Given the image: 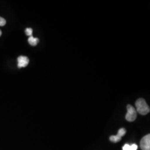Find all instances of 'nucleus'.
Masks as SVG:
<instances>
[{
  "instance_id": "nucleus-5",
  "label": "nucleus",
  "mask_w": 150,
  "mask_h": 150,
  "mask_svg": "<svg viewBox=\"0 0 150 150\" xmlns=\"http://www.w3.org/2000/svg\"><path fill=\"white\" fill-rule=\"evenodd\" d=\"M17 61H18L17 66L18 68L25 67L27 66L29 63V59L26 56H21L18 57Z\"/></svg>"
},
{
  "instance_id": "nucleus-9",
  "label": "nucleus",
  "mask_w": 150,
  "mask_h": 150,
  "mask_svg": "<svg viewBox=\"0 0 150 150\" xmlns=\"http://www.w3.org/2000/svg\"><path fill=\"white\" fill-rule=\"evenodd\" d=\"M123 150H131V147H130V145L129 144H125L123 146Z\"/></svg>"
},
{
  "instance_id": "nucleus-4",
  "label": "nucleus",
  "mask_w": 150,
  "mask_h": 150,
  "mask_svg": "<svg viewBox=\"0 0 150 150\" xmlns=\"http://www.w3.org/2000/svg\"><path fill=\"white\" fill-rule=\"evenodd\" d=\"M126 130L124 128H121L118 130V133L116 135H113L110 136V140L114 143L118 142L121 141L122 137L126 134Z\"/></svg>"
},
{
  "instance_id": "nucleus-3",
  "label": "nucleus",
  "mask_w": 150,
  "mask_h": 150,
  "mask_svg": "<svg viewBox=\"0 0 150 150\" xmlns=\"http://www.w3.org/2000/svg\"><path fill=\"white\" fill-rule=\"evenodd\" d=\"M140 147L142 150H150V134L145 136L140 142Z\"/></svg>"
},
{
  "instance_id": "nucleus-11",
  "label": "nucleus",
  "mask_w": 150,
  "mask_h": 150,
  "mask_svg": "<svg viewBox=\"0 0 150 150\" xmlns=\"http://www.w3.org/2000/svg\"><path fill=\"white\" fill-rule=\"evenodd\" d=\"M1 35H2V32H1V31L0 30V36H1Z\"/></svg>"
},
{
  "instance_id": "nucleus-10",
  "label": "nucleus",
  "mask_w": 150,
  "mask_h": 150,
  "mask_svg": "<svg viewBox=\"0 0 150 150\" xmlns=\"http://www.w3.org/2000/svg\"><path fill=\"white\" fill-rule=\"evenodd\" d=\"M131 150H137V145L136 144H133L130 146Z\"/></svg>"
},
{
  "instance_id": "nucleus-6",
  "label": "nucleus",
  "mask_w": 150,
  "mask_h": 150,
  "mask_svg": "<svg viewBox=\"0 0 150 150\" xmlns=\"http://www.w3.org/2000/svg\"><path fill=\"white\" fill-rule=\"evenodd\" d=\"M28 42L32 46H35L38 45L39 42V40L38 38H33L32 36H30V38L28 39Z\"/></svg>"
},
{
  "instance_id": "nucleus-7",
  "label": "nucleus",
  "mask_w": 150,
  "mask_h": 150,
  "mask_svg": "<svg viewBox=\"0 0 150 150\" xmlns=\"http://www.w3.org/2000/svg\"><path fill=\"white\" fill-rule=\"evenodd\" d=\"M32 32H33V31H32L31 28H27L25 30V33H26V35L29 36H32Z\"/></svg>"
},
{
  "instance_id": "nucleus-2",
  "label": "nucleus",
  "mask_w": 150,
  "mask_h": 150,
  "mask_svg": "<svg viewBox=\"0 0 150 150\" xmlns=\"http://www.w3.org/2000/svg\"><path fill=\"white\" fill-rule=\"evenodd\" d=\"M127 112L126 115V120L129 122H133L137 117V111L132 106L129 105L127 106Z\"/></svg>"
},
{
  "instance_id": "nucleus-8",
  "label": "nucleus",
  "mask_w": 150,
  "mask_h": 150,
  "mask_svg": "<svg viewBox=\"0 0 150 150\" xmlns=\"http://www.w3.org/2000/svg\"><path fill=\"white\" fill-rule=\"evenodd\" d=\"M6 23V21L5 19L0 17V26H4Z\"/></svg>"
},
{
  "instance_id": "nucleus-1",
  "label": "nucleus",
  "mask_w": 150,
  "mask_h": 150,
  "mask_svg": "<svg viewBox=\"0 0 150 150\" xmlns=\"http://www.w3.org/2000/svg\"><path fill=\"white\" fill-rule=\"evenodd\" d=\"M136 111L142 115H146L150 112V107L144 98H139L136 102Z\"/></svg>"
}]
</instances>
